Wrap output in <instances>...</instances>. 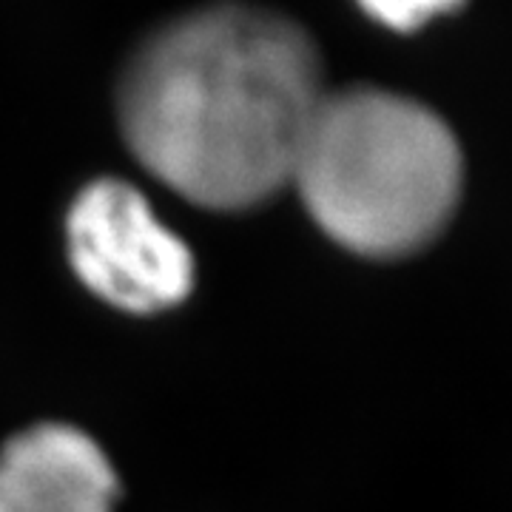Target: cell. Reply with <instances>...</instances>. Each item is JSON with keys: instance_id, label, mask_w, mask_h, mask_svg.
Here are the masks:
<instances>
[{"instance_id": "obj_2", "label": "cell", "mask_w": 512, "mask_h": 512, "mask_svg": "<svg viewBox=\"0 0 512 512\" xmlns=\"http://www.w3.org/2000/svg\"><path fill=\"white\" fill-rule=\"evenodd\" d=\"M461 183L450 126L419 100L376 86L328 89L291 174L322 234L365 259L427 248L453 220Z\"/></svg>"}, {"instance_id": "obj_4", "label": "cell", "mask_w": 512, "mask_h": 512, "mask_svg": "<svg viewBox=\"0 0 512 512\" xmlns=\"http://www.w3.org/2000/svg\"><path fill=\"white\" fill-rule=\"evenodd\" d=\"M117 470L74 424L40 421L0 447V512H114Z\"/></svg>"}, {"instance_id": "obj_3", "label": "cell", "mask_w": 512, "mask_h": 512, "mask_svg": "<svg viewBox=\"0 0 512 512\" xmlns=\"http://www.w3.org/2000/svg\"><path fill=\"white\" fill-rule=\"evenodd\" d=\"M66 251L74 276L100 302L131 316L183 305L194 291V254L165 225L146 194L100 177L66 211Z\"/></svg>"}, {"instance_id": "obj_5", "label": "cell", "mask_w": 512, "mask_h": 512, "mask_svg": "<svg viewBox=\"0 0 512 512\" xmlns=\"http://www.w3.org/2000/svg\"><path fill=\"white\" fill-rule=\"evenodd\" d=\"M458 3L461 0H359V6L370 18H376L390 29H399V32L419 29L421 23L453 9Z\"/></svg>"}, {"instance_id": "obj_1", "label": "cell", "mask_w": 512, "mask_h": 512, "mask_svg": "<svg viewBox=\"0 0 512 512\" xmlns=\"http://www.w3.org/2000/svg\"><path fill=\"white\" fill-rule=\"evenodd\" d=\"M328 94L313 37L279 12L222 0L168 20L117 86L128 151L177 197L248 211L291 188Z\"/></svg>"}]
</instances>
